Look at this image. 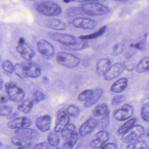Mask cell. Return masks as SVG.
Here are the masks:
<instances>
[{"mask_svg": "<svg viewBox=\"0 0 149 149\" xmlns=\"http://www.w3.org/2000/svg\"><path fill=\"white\" fill-rule=\"evenodd\" d=\"M79 137V136L78 133L77 135L74 136V137L66 140V141L63 143L62 146V148L63 149H72L73 146L76 144V142L77 141Z\"/></svg>", "mask_w": 149, "mask_h": 149, "instance_id": "33", "label": "cell"}, {"mask_svg": "<svg viewBox=\"0 0 149 149\" xmlns=\"http://www.w3.org/2000/svg\"><path fill=\"white\" fill-rule=\"evenodd\" d=\"M33 149H49V147L47 143L41 142L35 145Z\"/></svg>", "mask_w": 149, "mask_h": 149, "instance_id": "44", "label": "cell"}, {"mask_svg": "<svg viewBox=\"0 0 149 149\" xmlns=\"http://www.w3.org/2000/svg\"><path fill=\"white\" fill-rule=\"evenodd\" d=\"M127 86V79L125 77L116 80L111 87V91L114 93H121L124 91Z\"/></svg>", "mask_w": 149, "mask_h": 149, "instance_id": "22", "label": "cell"}, {"mask_svg": "<svg viewBox=\"0 0 149 149\" xmlns=\"http://www.w3.org/2000/svg\"><path fill=\"white\" fill-rule=\"evenodd\" d=\"M73 25L77 28L84 29H92L97 25L95 20L87 17H76L72 20Z\"/></svg>", "mask_w": 149, "mask_h": 149, "instance_id": "10", "label": "cell"}, {"mask_svg": "<svg viewBox=\"0 0 149 149\" xmlns=\"http://www.w3.org/2000/svg\"><path fill=\"white\" fill-rule=\"evenodd\" d=\"M8 97L5 95H0V104H4L8 102Z\"/></svg>", "mask_w": 149, "mask_h": 149, "instance_id": "47", "label": "cell"}, {"mask_svg": "<svg viewBox=\"0 0 149 149\" xmlns=\"http://www.w3.org/2000/svg\"><path fill=\"white\" fill-rule=\"evenodd\" d=\"M76 126L73 124L68 123L61 130V136L65 140H67L71 137H73L78 134V133L76 132Z\"/></svg>", "mask_w": 149, "mask_h": 149, "instance_id": "23", "label": "cell"}, {"mask_svg": "<svg viewBox=\"0 0 149 149\" xmlns=\"http://www.w3.org/2000/svg\"><path fill=\"white\" fill-rule=\"evenodd\" d=\"M97 120L93 118L88 119L80 127L79 129V135L80 136H86L88 135L97 127Z\"/></svg>", "mask_w": 149, "mask_h": 149, "instance_id": "14", "label": "cell"}, {"mask_svg": "<svg viewBox=\"0 0 149 149\" xmlns=\"http://www.w3.org/2000/svg\"><path fill=\"white\" fill-rule=\"evenodd\" d=\"M63 2L65 3H69L70 2H72V1H73L74 0H63Z\"/></svg>", "mask_w": 149, "mask_h": 149, "instance_id": "52", "label": "cell"}, {"mask_svg": "<svg viewBox=\"0 0 149 149\" xmlns=\"http://www.w3.org/2000/svg\"><path fill=\"white\" fill-rule=\"evenodd\" d=\"M5 89L8 98L16 103L21 102L24 98L25 93L23 90L14 83L10 82L6 84Z\"/></svg>", "mask_w": 149, "mask_h": 149, "instance_id": "5", "label": "cell"}, {"mask_svg": "<svg viewBox=\"0 0 149 149\" xmlns=\"http://www.w3.org/2000/svg\"><path fill=\"white\" fill-rule=\"evenodd\" d=\"M69 116L63 109H59L56 114V119L54 127L55 132H60L69 123Z\"/></svg>", "mask_w": 149, "mask_h": 149, "instance_id": "9", "label": "cell"}, {"mask_svg": "<svg viewBox=\"0 0 149 149\" xmlns=\"http://www.w3.org/2000/svg\"><path fill=\"white\" fill-rule=\"evenodd\" d=\"M14 71L16 75L21 79H25L27 76L25 74L24 66L23 63H17L14 66Z\"/></svg>", "mask_w": 149, "mask_h": 149, "instance_id": "34", "label": "cell"}, {"mask_svg": "<svg viewBox=\"0 0 149 149\" xmlns=\"http://www.w3.org/2000/svg\"><path fill=\"white\" fill-rule=\"evenodd\" d=\"M141 117L145 122H149V105L148 102L144 104L141 108Z\"/></svg>", "mask_w": 149, "mask_h": 149, "instance_id": "37", "label": "cell"}, {"mask_svg": "<svg viewBox=\"0 0 149 149\" xmlns=\"http://www.w3.org/2000/svg\"><path fill=\"white\" fill-rule=\"evenodd\" d=\"M65 48L69 50H73V51H80L88 47V44L84 40H82L80 42H76L75 43L68 45H65Z\"/></svg>", "mask_w": 149, "mask_h": 149, "instance_id": "29", "label": "cell"}, {"mask_svg": "<svg viewBox=\"0 0 149 149\" xmlns=\"http://www.w3.org/2000/svg\"><path fill=\"white\" fill-rule=\"evenodd\" d=\"M47 27L56 30H64L66 29V24L62 20L57 19L49 20L47 22Z\"/></svg>", "mask_w": 149, "mask_h": 149, "instance_id": "24", "label": "cell"}, {"mask_svg": "<svg viewBox=\"0 0 149 149\" xmlns=\"http://www.w3.org/2000/svg\"><path fill=\"white\" fill-rule=\"evenodd\" d=\"M125 49V45L123 43H117L116 44L113 48H112V55L113 56H116L119 54H120Z\"/></svg>", "mask_w": 149, "mask_h": 149, "instance_id": "38", "label": "cell"}, {"mask_svg": "<svg viewBox=\"0 0 149 149\" xmlns=\"http://www.w3.org/2000/svg\"><path fill=\"white\" fill-rule=\"evenodd\" d=\"M125 69L124 63L123 62H118L111 65L108 70L103 75L104 80L110 81L115 79L123 73Z\"/></svg>", "mask_w": 149, "mask_h": 149, "instance_id": "8", "label": "cell"}, {"mask_svg": "<svg viewBox=\"0 0 149 149\" xmlns=\"http://www.w3.org/2000/svg\"><path fill=\"white\" fill-rule=\"evenodd\" d=\"M2 145V143H1V142L0 141V146H1Z\"/></svg>", "mask_w": 149, "mask_h": 149, "instance_id": "53", "label": "cell"}, {"mask_svg": "<svg viewBox=\"0 0 149 149\" xmlns=\"http://www.w3.org/2000/svg\"><path fill=\"white\" fill-rule=\"evenodd\" d=\"M15 133L16 136H20L31 140L36 138L39 135L38 133L36 130L27 127L17 129L15 130Z\"/></svg>", "mask_w": 149, "mask_h": 149, "instance_id": "18", "label": "cell"}, {"mask_svg": "<svg viewBox=\"0 0 149 149\" xmlns=\"http://www.w3.org/2000/svg\"><path fill=\"white\" fill-rule=\"evenodd\" d=\"M125 99V97L123 95H118L115 96L111 100V105L112 106H117L123 102Z\"/></svg>", "mask_w": 149, "mask_h": 149, "instance_id": "43", "label": "cell"}, {"mask_svg": "<svg viewBox=\"0 0 149 149\" xmlns=\"http://www.w3.org/2000/svg\"><path fill=\"white\" fill-rule=\"evenodd\" d=\"M103 93V90L101 88H97L93 90V93L90 97L84 102V107L89 108L94 105L101 98Z\"/></svg>", "mask_w": 149, "mask_h": 149, "instance_id": "20", "label": "cell"}, {"mask_svg": "<svg viewBox=\"0 0 149 149\" xmlns=\"http://www.w3.org/2000/svg\"><path fill=\"white\" fill-rule=\"evenodd\" d=\"M47 140L50 145L54 147L58 146L60 142L59 137L56 133H51L49 134L47 137Z\"/></svg>", "mask_w": 149, "mask_h": 149, "instance_id": "35", "label": "cell"}, {"mask_svg": "<svg viewBox=\"0 0 149 149\" xmlns=\"http://www.w3.org/2000/svg\"><path fill=\"white\" fill-rule=\"evenodd\" d=\"M106 30H107V26H104L101 27L97 31H96L93 34L81 36L79 37V38L81 40H84V41L94 39V38L99 37L101 36L102 35H103L104 34V33L105 32Z\"/></svg>", "mask_w": 149, "mask_h": 149, "instance_id": "27", "label": "cell"}, {"mask_svg": "<svg viewBox=\"0 0 149 149\" xmlns=\"http://www.w3.org/2000/svg\"><path fill=\"white\" fill-rule=\"evenodd\" d=\"M33 101L36 103H38L40 101L44 100L45 98V95L42 91L37 90L33 93Z\"/></svg>", "mask_w": 149, "mask_h": 149, "instance_id": "40", "label": "cell"}, {"mask_svg": "<svg viewBox=\"0 0 149 149\" xmlns=\"http://www.w3.org/2000/svg\"><path fill=\"white\" fill-rule=\"evenodd\" d=\"M93 93V90H86L80 93L78 95V100L80 101H86Z\"/></svg>", "mask_w": 149, "mask_h": 149, "instance_id": "42", "label": "cell"}, {"mask_svg": "<svg viewBox=\"0 0 149 149\" xmlns=\"http://www.w3.org/2000/svg\"><path fill=\"white\" fill-rule=\"evenodd\" d=\"M134 113L133 107L128 104L123 105L121 107L116 109L113 114V118L118 121H123L130 118Z\"/></svg>", "mask_w": 149, "mask_h": 149, "instance_id": "7", "label": "cell"}, {"mask_svg": "<svg viewBox=\"0 0 149 149\" xmlns=\"http://www.w3.org/2000/svg\"><path fill=\"white\" fill-rule=\"evenodd\" d=\"M117 2H122V3H125L126 2H127L128 0H115Z\"/></svg>", "mask_w": 149, "mask_h": 149, "instance_id": "50", "label": "cell"}, {"mask_svg": "<svg viewBox=\"0 0 149 149\" xmlns=\"http://www.w3.org/2000/svg\"><path fill=\"white\" fill-rule=\"evenodd\" d=\"M136 118H133L130 119L127 121H126L124 124H123L118 130V132L119 134H123L126 132H127L129 129H130L136 123Z\"/></svg>", "mask_w": 149, "mask_h": 149, "instance_id": "31", "label": "cell"}, {"mask_svg": "<svg viewBox=\"0 0 149 149\" xmlns=\"http://www.w3.org/2000/svg\"><path fill=\"white\" fill-rule=\"evenodd\" d=\"M100 149H117V145L115 143H107L102 146Z\"/></svg>", "mask_w": 149, "mask_h": 149, "instance_id": "45", "label": "cell"}, {"mask_svg": "<svg viewBox=\"0 0 149 149\" xmlns=\"http://www.w3.org/2000/svg\"><path fill=\"white\" fill-rule=\"evenodd\" d=\"M52 119L50 116L45 115L38 117L36 121L37 127L42 132H46L51 129Z\"/></svg>", "mask_w": 149, "mask_h": 149, "instance_id": "15", "label": "cell"}, {"mask_svg": "<svg viewBox=\"0 0 149 149\" xmlns=\"http://www.w3.org/2000/svg\"><path fill=\"white\" fill-rule=\"evenodd\" d=\"M16 51L25 60L29 61L34 56V52L26 42L22 44H18L16 47Z\"/></svg>", "mask_w": 149, "mask_h": 149, "instance_id": "17", "label": "cell"}, {"mask_svg": "<svg viewBox=\"0 0 149 149\" xmlns=\"http://www.w3.org/2000/svg\"><path fill=\"white\" fill-rule=\"evenodd\" d=\"M2 84H3V81H2V80L1 79L0 77V90L2 88Z\"/></svg>", "mask_w": 149, "mask_h": 149, "instance_id": "51", "label": "cell"}, {"mask_svg": "<svg viewBox=\"0 0 149 149\" xmlns=\"http://www.w3.org/2000/svg\"><path fill=\"white\" fill-rule=\"evenodd\" d=\"M2 67L6 72L12 73L14 72V66L9 60H5L2 63Z\"/></svg>", "mask_w": 149, "mask_h": 149, "instance_id": "39", "label": "cell"}, {"mask_svg": "<svg viewBox=\"0 0 149 149\" xmlns=\"http://www.w3.org/2000/svg\"><path fill=\"white\" fill-rule=\"evenodd\" d=\"M111 64L110 59L107 58H102L98 60L96 66V72L99 76H103L108 70Z\"/></svg>", "mask_w": 149, "mask_h": 149, "instance_id": "19", "label": "cell"}, {"mask_svg": "<svg viewBox=\"0 0 149 149\" xmlns=\"http://www.w3.org/2000/svg\"><path fill=\"white\" fill-rule=\"evenodd\" d=\"M11 142L14 145L23 148H28L31 147L32 146L31 140L18 136H13L11 138Z\"/></svg>", "mask_w": 149, "mask_h": 149, "instance_id": "21", "label": "cell"}, {"mask_svg": "<svg viewBox=\"0 0 149 149\" xmlns=\"http://www.w3.org/2000/svg\"><path fill=\"white\" fill-rule=\"evenodd\" d=\"M109 139L108 133L104 130H100L97 132L94 136V138L91 140L90 143L91 147L94 148H98L103 146L106 141Z\"/></svg>", "mask_w": 149, "mask_h": 149, "instance_id": "11", "label": "cell"}, {"mask_svg": "<svg viewBox=\"0 0 149 149\" xmlns=\"http://www.w3.org/2000/svg\"><path fill=\"white\" fill-rule=\"evenodd\" d=\"M51 38L56 41L64 45H71L76 42V40L73 36L69 34L52 33L50 35Z\"/></svg>", "mask_w": 149, "mask_h": 149, "instance_id": "13", "label": "cell"}, {"mask_svg": "<svg viewBox=\"0 0 149 149\" xmlns=\"http://www.w3.org/2000/svg\"><path fill=\"white\" fill-rule=\"evenodd\" d=\"M81 10L90 16H100L107 14L110 9L99 2H89L83 3L81 6Z\"/></svg>", "mask_w": 149, "mask_h": 149, "instance_id": "2", "label": "cell"}, {"mask_svg": "<svg viewBox=\"0 0 149 149\" xmlns=\"http://www.w3.org/2000/svg\"><path fill=\"white\" fill-rule=\"evenodd\" d=\"M108 112H109L108 105L105 103H102L97 105L93 109L92 113L94 116H100L104 115Z\"/></svg>", "mask_w": 149, "mask_h": 149, "instance_id": "28", "label": "cell"}, {"mask_svg": "<svg viewBox=\"0 0 149 149\" xmlns=\"http://www.w3.org/2000/svg\"><path fill=\"white\" fill-rule=\"evenodd\" d=\"M145 133L143 126L140 125H134L122 136V140L124 143H130L139 140Z\"/></svg>", "mask_w": 149, "mask_h": 149, "instance_id": "3", "label": "cell"}, {"mask_svg": "<svg viewBox=\"0 0 149 149\" xmlns=\"http://www.w3.org/2000/svg\"><path fill=\"white\" fill-rule=\"evenodd\" d=\"M34 6L38 12L48 16H58L62 12L61 7L56 2L51 1L39 2L36 3Z\"/></svg>", "mask_w": 149, "mask_h": 149, "instance_id": "1", "label": "cell"}, {"mask_svg": "<svg viewBox=\"0 0 149 149\" xmlns=\"http://www.w3.org/2000/svg\"><path fill=\"white\" fill-rule=\"evenodd\" d=\"M12 112V108L9 105H0V115L3 116H9Z\"/></svg>", "mask_w": 149, "mask_h": 149, "instance_id": "41", "label": "cell"}, {"mask_svg": "<svg viewBox=\"0 0 149 149\" xmlns=\"http://www.w3.org/2000/svg\"><path fill=\"white\" fill-rule=\"evenodd\" d=\"M34 105V101L33 99H26V100L22 102L17 106V109L19 111H21L24 113H29Z\"/></svg>", "mask_w": 149, "mask_h": 149, "instance_id": "25", "label": "cell"}, {"mask_svg": "<svg viewBox=\"0 0 149 149\" xmlns=\"http://www.w3.org/2000/svg\"><path fill=\"white\" fill-rule=\"evenodd\" d=\"M109 123V112L107 113L104 115L102 118H101L99 121L97 122V127L100 130H102L106 129Z\"/></svg>", "mask_w": 149, "mask_h": 149, "instance_id": "30", "label": "cell"}, {"mask_svg": "<svg viewBox=\"0 0 149 149\" xmlns=\"http://www.w3.org/2000/svg\"><path fill=\"white\" fill-rule=\"evenodd\" d=\"M56 61L61 65L68 68H75L80 63V60L78 57L64 52H61L57 54Z\"/></svg>", "mask_w": 149, "mask_h": 149, "instance_id": "4", "label": "cell"}, {"mask_svg": "<svg viewBox=\"0 0 149 149\" xmlns=\"http://www.w3.org/2000/svg\"><path fill=\"white\" fill-rule=\"evenodd\" d=\"M37 48L39 53L45 59H51L55 55V49L53 45L45 40H41L37 44Z\"/></svg>", "mask_w": 149, "mask_h": 149, "instance_id": "6", "label": "cell"}, {"mask_svg": "<svg viewBox=\"0 0 149 149\" xmlns=\"http://www.w3.org/2000/svg\"><path fill=\"white\" fill-rule=\"evenodd\" d=\"M32 125L31 120L27 117H19L13 118L8 123V126L10 129H22L28 127Z\"/></svg>", "mask_w": 149, "mask_h": 149, "instance_id": "12", "label": "cell"}, {"mask_svg": "<svg viewBox=\"0 0 149 149\" xmlns=\"http://www.w3.org/2000/svg\"><path fill=\"white\" fill-rule=\"evenodd\" d=\"M107 0H83V1L86 2H102V1H105Z\"/></svg>", "mask_w": 149, "mask_h": 149, "instance_id": "48", "label": "cell"}, {"mask_svg": "<svg viewBox=\"0 0 149 149\" xmlns=\"http://www.w3.org/2000/svg\"><path fill=\"white\" fill-rule=\"evenodd\" d=\"M55 149H59V148H56Z\"/></svg>", "mask_w": 149, "mask_h": 149, "instance_id": "54", "label": "cell"}, {"mask_svg": "<svg viewBox=\"0 0 149 149\" xmlns=\"http://www.w3.org/2000/svg\"><path fill=\"white\" fill-rule=\"evenodd\" d=\"M24 42H25L24 38L23 37H20L18 41V44H24Z\"/></svg>", "mask_w": 149, "mask_h": 149, "instance_id": "49", "label": "cell"}, {"mask_svg": "<svg viewBox=\"0 0 149 149\" xmlns=\"http://www.w3.org/2000/svg\"><path fill=\"white\" fill-rule=\"evenodd\" d=\"M133 47L135 48L139 49H144V47H145V44L143 43V42H140L138 43L135 44Z\"/></svg>", "mask_w": 149, "mask_h": 149, "instance_id": "46", "label": "cell"}, {"mask_svg": "<svg viewBox=\"0 0 149 149\" xmlns=\"http://www.w3.org/2000/svg\"><path fill=\"white\" fill-rule=\"evenodd\" d=\"M147 147V143L144 140L134 141L130 143L126 147V149H146Z\"/></svg>", "mask_w": 149, "mask_h": 149, "instance_id": "32", "label": "cell"}, {"mask_svg": "<svg viewBox=\"0 0 149 149\" xmlns=\"http://www.w3.org/2000/svg\"><path fill=\"white\" fill-rule=\"evenodd\" d=\"M66 112L69 115V116L72 118H77L80 114V109L79 108L74 105H69L67 109Z\"/></svg>", "mask_w": 149, "mask_h": 149, "instance_id": "36", "label": "cell"}, {"mask_svg": "<svg viewBox=\"0 0 149 149\" xmlns=\"http://www.w3.org/2000/svg\"><path fill=\"white\" fill-rule=\"evenodd\" d=\"M136 70L137 73H143L148 71L149 69V58L146 56L144 57L136 66Z\"/></svg>", "mask_w": 149, "mask_h": 149, "instance_id": "26", "label": "cell"}, {"mask_svg": "<svg viewBox=\"0 0 149 149\" xmlns=\"http://www.w3.org/2000/svg\"><path fill=\"white\" fill-rule=\"evenodd\" d=\"M23 64L24 66L25 74L27 77L37 78L41 75V69L38 65L32 62H27Z\"/></svg>", "mask_w": 149, "mask_h": 149, "instance_id": "16", "label": "cell"}]
</instances>
